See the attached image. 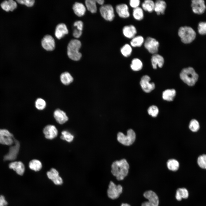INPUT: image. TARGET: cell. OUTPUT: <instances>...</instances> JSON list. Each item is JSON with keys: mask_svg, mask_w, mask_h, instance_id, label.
<instances>
[{"mask_svg": "<svg viewBox=\"0 0 206 206\" xmlns=\"http://www.w3.org/2000/svg\"><path fill=\"white\" fill-rule=\"evenodd\" d=\"M111 173L118 181L123 180L128 175L129 165L126 160L123 159L114 162L111 166Z\"/></svg>", "mask_w": 206, "mask_h": 206, "instance_id": "cell-1", "label": "cell"}, {"mask_svg": "<svg viewBox=\"0 0 206 206\" xmlns=\"http://www.w3.org/2000/svg\"><path fill=\"white\" fill-rule=\"evenodd\" d=\"M180 77L181 79L187 85L193 86L197 81L199 76L193 68L189 67L182 70Z\"/></svg>", "mask_w": 206, "mask_h": 206, "instance_id": "cell-2", "label": "cell"}, {"mask_svg": "<svg viewBox=\"0 0 206 206\" xmlns=\"http://www.w3.org/2000/svg\"><path fill=\"white\" fill-rule=\"evenodd\" d=\"M81 43L78 39L71 40L67 47V55L71 60L78 61L81 59L82 54L79 50L81 47Z\"/></svg>", "mask_w": 206, "mask_h": 206, "instance_id": "cell-3", "label": "cell"}, {"mask_svg": "<svg viewBox=\"0 0 206 206\" xmlns=\"http://www.w3.org/2000/svg\"><path fill=\"white\" fill-rule=\"evenodd\" d=\"M178 34L182 42L185 44L192 42L195 38L196 34L191 27L185 26L179 28Z\"/></svg>", "mask_w": 206, "mask_h": 206, "instance_id": "cell-4", "label": "cell"}, {"mask_svg": "<svg viewBox=\"0 0 206 206\" xmlns=\"http://www.w3.org/2000/svg\"><path fill=\"white\" fill-rule=\"evenodd\" d=\"M136 134L132 129H129L127 131V134L125 135L122 132H119L117 135L118 141L122 144L128 146L132 144L136 139Z\"/></svg>", "mask_w": 206, "mask_h": 206, "instance_id": "cell-5", "label": "cell"}, {"mask_svg": "<svg viewBox=\"0 0 206 206\" xmlns=\"http://www.w3.org/2000/svg\"><path fill=\"white\" fill-rule=\"evenodd\" d=\"M144 197L148 201L142 203L141 206H158L159 200L157 194L151 190L147 191L143 194Z\"/></svg>", "mask_w": 206, "mask_h": 206, "instance_id": "cell-6", "label": "cell"}, {"mask_svg": "<svg viewBox=\"0 0 206 206\" xmlns=\"http://www.w3.org/2000/svg\"><path fill=\"white\" fill-rule=\"evenodd\" d=\"M100 12L102 17L107 21H112L114 18L115 14L114 8L110 4L102 5L99 9Z\"/></svg>", "mask_w": 206, "mask_h": 206, "instance_id": "cell-7", "label": "cell"}, {"mask_svg": "<svg viewBox=\"0 0 206 206\" xmlns=\"http://www.w3.org/2000/svg\"><path fill=\"white\" fill-rule=\"evenodd\" d=\"M122 190V187L121 185H116L113 181H111L107 190L108 196L111 199H116L119 197Z\"/></svg>", "mask_w": 206, "mask_h": 206, "instance_id": "cell-8", "label": "cell"}, {"mask_svg": "<svg viewBox=\"0 0 206 206\" xmlns=\"http://www.w3.org/2000/svg\"><path fill=\"white\" fill-rule=\"evenodd\" d=\"M15 138L13 135L6 129H0V144L8 146L14 143Z\"/></svg>", "mask_w": 206, "mask_h": 206, "instance_id": "cell-9", "label": "cell"}, {"mask_svg": "<svg viewBox=\"0 0 206 206\" xmlns=\"http://www.w3.org/2000/svg\"><path fill=\"white\" fill-rule=\"evenodd\" d=\"M20 147L19 142L15 139L14 145L10 147L8 152L4 157V160L11 161L15 160L18 154Z\"/></svg>", "mask_w": 206, "mask_h": 206, "instance_id": "cell-10", "label": "cell"}, {"mask_svg": "<svg viewBox=\"0 0 206 206\" xmlns=\"http://www.w3.org/2000/svg\"><path fill=\"white\" fill-rule=\"evenodd\" d=\"M144 47L150 53L153 54H157L159 43L156 39L148 37L144 41Z\"/></svg>", "mask_w": 206, "mask_h": 206, "instance_id": "cell-11", "label": "cell"}, {"mask_svg": "<svg viewBox=\"0 0 206 206\" xmlns=\"http://www.w3.org/2000/svg\"><path fill=\"white\" fill-rule=\"evenodd\" d=\"M150 78L148 75L143 76L141 78L140 84L142 90L146 93H149L153 90L155 88L154 84L150 82Z\"/></svg>", "mask_w": 206, "mask_h": 206, "instance_id": "cell-12", "label": "cell"}, {"mask_svg": "<svg viewBox=\"0 0 206 206\" xmlns=\"http://www.w3.org/2000/svg\"><path fill=\"white\" fill-rule=\"evenodd\" d=\"M41 44L43 47L47 51L53 50L55 47V40L51 35H47L42 39Z\"/></svg>", "mask_w": 206, "mask_h": 206, "instance_id": "cell-13", "label": "cell"}, {"mask_svg": "<svg viewBox=\"0 0 206 206\" xmlns=\"http://www.w3.org/2000/svg\"><path fill=\"white\" fill-rule=\"evenodd\" d=\"M43 131L45 137L49 140L55 138L57 136L58 133L56 128L53 125L49 124L45 126Z\"/></svg>", "mask_w": 206, "mask_h": 206, "instance_id": "cell-14", "label": "cell"}, {"mask_svg": "<svg viewBox=\"0 0 206 206\" xmlns=\"http://www.w3.org/2000/svg\"><path fill=\"white\" fill-rule=\"evenodd\" d=\"M191 6L193 12L199 14L203 13L206 9L204 1L203 0H192Z\"/></svg>", "mask_w": 206, "mask_h": 206, "instance_id": "cell-15", "label": "cell"}, {"mask_svg": "<svg viewBox=\"0 0 206 206\" xmlns=\"http://www.w3.org/2000/svg\"><path fill=\"white\" fill-rule=\"evenodd\" d=\"M9 168L13 169L17 173L22 175L25 171V167L23 163L20 161H15L12 162L9 165Z\"/></svg>", "mask_w": 206, "mask_h": 206, "instance_id": "cell-16", "label": "cell"}, {"mask_svg": "<svg viewBox=\"0 0 206 206\" xmlns=\"http://www.w3.org/2000/svg\"><path fill=\"white\" fill-rule=\"evenodd\" d=\"M116 10L118 16L121 18H126L130 16L128 7L126 4L117 5L116 7Z\"/></svg>", "mask_w": 206, "mask_h": 206, "instance_id": "cell-17", "label": "cell"}, {"mask_svg": "<svg viewBox=\"0 0 206 206\" xmlns=\"http://www.w3.org/2000/svg\"><path fill=\"white\" fill-rule=\"evenodd\" d=\"M54 116L57 122L60 124L65 123L68 119L66 113L59 109H56L54 111Z\"/></svg>", "mask_w": 206, "mask_h": 206, "instance_id": "cell-18", "label": "cell"}, {"mask_svg": "<svg viewBox=\"0 0 206 206\" xmlns=\"http://www.w3.org/2000/svg\"><path fill=\"white\" fill-rule=\"evenodd\" d=\"M68 33V30L65 24L60 23L56 26L55 31V35L58 39H61Z\"/></svg>", "mask_w": 206, "mask_h": 206, "instance_id": "cell-19", "label": "cell"}, {"mask_svg": "<svg viewBox=\"0 0 206 206\" xmlns=\"http://www.w3.org/2000/svg\"><path fill=\"white\" fill-rule=\"evenodd\" d=\"M122 33L126 37L132 39L136 34L137 30L135 27L133 25H126L123 28Z\"/></svg>", "mask_w": 206, "mask_h": 206, "instance_id": "cell-20", "label": "cell"}, {"mask_svg": "<svg viewBox=\"0 0 206 206\" xmlns=\"http://www.w3.org/2000/svg\"><path fill=\"white\" fill-rule=\"evenodd\" d=\"M151 62L153 68L154 69H156L157 66L160 68L163 66L164 60L162 56L156 54H153L152 56Z\"/></svg>", "mask_w": 206, "mask_h": 206, "instance_id": "cell-21", "label": "cell"}, {"mask_svg": "<svg viewBox=\"0 0 206 206\" xmlns=\"http://www.w3.org/2000/svg\"><path fill=\"white\" fill-rule=\"evenodd\" d=\"M167 5L166 2L162 0L156 1L154 3V11L158 15H163L166 9Z\"/></svg>", "mask_w": 206, "mask_h": 206, "instance_id": "cell-22", "label": "cell"}, {"mask_svg": "<svg viewBox=\"0 0 206 206\" xmlns=\"http://www.w3.org/2000/svg\"><path fill=\"white\" fill-rule=\"evenodd\" d=\"M72 8L75 14L80 17L84 15L86 11V6L82 3L79 2L75 3Z\"/></svg>", "mask_w": 206, "mask_h": 206, "instance_id": "cell-23", "label": "cell"}, {"mask_svg": "<svg viewBox=\"0 0 206 206\" xmlns=\"http://www.w3.org/2000/svg\"><path fill=\"white\" fill-rule=\"evenodd\" d=\"M176 94V91L174 89H168L163 92L162 97L165 100L169 101H172Z\"/></svg>", "mask_w": 206, "mask_h": 206, "instance_id": "cell-24", "label": "cell"}, {"mask_svg": "<svg viewBox=\"0 0 206 206\" xmlns=\"http://www.w3.org/2000/svg\"><path fill=\"white\" fill-rule=\"evenodd\" d=\"M189 196L188 190L185 188H179L176 191L175 197L178 201H181L182 199H186Z\"/></svg>", "mask_w": 206, "mask_h": 206, "instance_id": "cell-25", "label": "cell"}, {"mask_svg": "<svg viewBox=\"0 0 206 206\" xmlns=\"http://www.w3.org/2000/svg\"><path fill=\"white\" fill-rule=\"evenodd\" d=\"M61 82L65 85H68L73 81V78L70 73L65 72L62 73L60 76Z\"/></svg>", "mask_w": 206, "mask_h": 206, "instance_id": "cell-26", "label": "cell"}, {"mask_svg": "<svg viewBox=\"0 0 206 206\" xmlns=\"http://www.w3.org/2000/svg\"><path fill=\"white\" fill-rule=\"evenodd\" d=\"M142 7L143 10L151 13L154 11V2L152 0H146L142 3Z\"/></svg>", "mask_w": 206, "mask_h": 206, "instance_id": "cell-27", "label": "cell"}, {"mask_svg": "<svg viewBox=\"0 0 206 206\" xmlns=\"http://www.w3.org/2000/svg\"><path fill=\"white\" fill-rule=\"evenodd\" d=\"M29 167L31 170L35 171H38L41 169L42 164L39 160L36 159H33L29 162Z\"/></svg>", "mask_w": 206, "mask_h": 206, "instance_id": "cell-28", "label": "cell"}, {"mask_svg": "<svg viewBox=\"0 0 206 206\" xmlns=\"http://www.w3.org/2000/svg\"><path fill=\"white\" fill-rule=\"evenodd\" d=\"M96 0H86L85 1L86 8L92 13H95L97 11Z\"/></svg>", "mask_w": 206, "mask_h": 206, "instance_id": "cell-29", "label": "cell"}, {"mask_svg": "<svg viewBox=\"0 0 206 206\" xmlns=\"http://www.w3.org/2000/svg\"><path fill=\"white\" fill-rule=\"evenodd\" d=\"M143 37L141 35L135 36L133 38L130 42L131 45L134 47H140L144 43Z\"/></svg>", "mask_w": 206, "mask_h": 206, "instance_id": "cell-30", "label": "cell"}, {"mask_svg": "<svg viewBox=\"0 0 206 206\" xmlns=\"http://www.w3.org/2000/svg\"><path fill=\"white\" fill-rule=\"evenodd\" d=\"M143 64L141 60L138 58L132 59L130 64L131 69L134 71H138L142 68Z\"/></svg>", "mask_w": 206, "mask_h": 206, "instance_id": "cell-31", "label": "cell"}, {"mask_svg": "<svg viewBox=\"0 0 206 206\" xmlns=\"http://www.w3.org/2000/svg\"><path fill=\"white\" fill-rule=\"evenodd\" d=\"M132 15L134 18L136 20L140 21L142 20L144 17L143 9L139 7L134 9Z\"/></svg>", "mask_w": 206, "mask_h": 206, "instance_id": "cell-32", "label": "cell"}, {"mask_svg": "<svg viewBox=\"0 0 206 206\" xmlns=\"http://www.w3.org/2000/svg\"><path fill=\"white\" fill-rule=\"evenodd\" d=\"M179 162L175 159H170L167 163V166L168 169L172 171H176L179 167Z\"/></svg>", "mask_w": 206, "mask_h": 206, "instance_id": "cell-33", "label": "cell"}, {"mask_svg": "<svg viewBox=\"0 0 206 206\" xmlns=\"http://www.w3.org/2000/svg\"><path fill=\"white\" fill-rule=\"evenodd\" d=\"M120 50L122 54L124 57H127L131 55L132 49L130 45L126 44L121 48Z\"/></svg>", "mask_w": 206, "mask_h": 206, "instance_id": "cell-34", "label": "cell"}, {"mask_svg": "<svg viewBox=\"0 0 206 206\" xmlns=\"http://www.w3.org/2000/svg\"><path fill=\"white\" fill-rule=\"evenodd\" d=\"M60 138L62 140L69 142L73 141L74 136L68 131L64 130L62 132Z\"/></svg>", "mask_w": 206, "mask_h": 206, "instance_id": "cell-35", "label": "cell"}, {"mask_svg": "<svg viewBox=\"0 0 206 206\" xmlns=\"http://www.w3.org/2000/svg\"><path fill=\"white\" fill-rule=\"evenodd\" d=\"M48 178L52 181L60 176L58 171L55 169L52 168L47 173Z\"/></svg>", "mask_w": 206, "mask_h": 206, "instance_id": "cell-36", "label": "cell"}, {"mask_svg": "<svg viewBox=\"0 0 206 206\" xmlns=\"http://www.w3.org/2000/svg\"><path fill=\"white\" fill-rule=\"evenodd\" d=\"M189 128L193 132H196L199 129L200 126L198 122L195 119H192L190 122Z\"/></svg>", "mask_w": 206, "mask_h": 206, "instance_id": "cell-37", "label": "cell"}, {"mask_svg": "<svg viewBox=\"0 0 206 206\" xmlns=\"http://www.w3.org/2000/svg\"><path fill=\"white\" fill-rule=\"evenodd\" d=\"M197 162L198 165L201 168L206 169V154L200 156L198 158Z\"/></svg>", "mask_w": 206, "mask_h": 206, "instance_id": "cell-38", "label": "cell"}, {"mask_svg": "<svg viewBox=\"0 0 206 206\" xmlns=\"http://www.w3.org/2000/svg\"><path fill=\"white\" fill-rule=\"evenodd\" d=\"M46 103L45 101L41 98H38L35 102V106L39 110H43L46 106Z\"/></svg>", "mask_w": 206, "mask_h": 206, "instance_id": "cell-39", "label": "cell"}, {"mask_svg": "<svg viewBox=\"0 0 206 206\" xmlns=\"http://www.w3.org/2000/svg\"><path fill=\"white\" fill-rule=\"evenodd\" d=\"M159 112L158 108L155 105L150 106L148 109V114L153 117H156L158 115Z\"/></svg>", "mask_w": 206, "mask_h": 206, "instance_id": "cell-40", "label": "cell"}, {"mask_svg": "<svg viewBox=\"0 0 206 206\" xmlns=\"http://www.w3.org/2000/svg\"><path fill=\"white\" fill-rule=\"evenodd\" d=\"M199 33L201 35L206 34V22L199 23L198 26Z\"/></svg>", "mask_w": 206, "mask_h": 206, "instance_id": "cell-41", "label": "cell"}, {"mask_svg": "<svg viewBox=\"0 0 206 206\" xmlns=\"http://www.w3.org/2000/svg\"><path fill=\"white\" fill-rule=\"evenodd\" d=\"M16 1L20 4L24 5L28 7H32L35 3L34 0H18Z\"/></svg>", "mask_w": 206, "mask_h": 206, "instance_id": "cell-42", "label": "cell"}, {"mask_svg": "<svg viewBox=\"0 0 206 206\" xmlns=\"http://www.w3.org/2000/svg\"><path fill=\"white\" fill-rule=\"evenodd\" d=\"M140 1L139 0H130V6L134 9L139 7Z\"/></svg>", "mask_w": 206, "mask_h": 206, "instance_id": "cell-43", "label": "cell"}, {"mask_svg": "<svg viewBox=\"0 0 206 206\" xmlns=\"http://www.w3.org/2000/svg\"><path fill=\"white\" fill-rule=\"evenodd\" d=\"M1 6L2 9L6 11H10V7L8 1H5L2 3Z\"/></svg>", "mask_w": 206, "mask_h": 206, "instance_id": "cell-44", "label": "cell"}, {"mask_svg": "<svg viewBox=\"0 0 206 206\" xmlns=\"http://www.w3.org/2000/svg\"><path fill=\"white\" fill-rule=\"evenodd\" d=\"M74 26L77 28V29L82 31L83 27V22L81 21H75L74 24Z\"/></svg>", "mask_w": 206, "mask_h": 206, "instance_id": "cell-45", "label": "cell"}, {"mask_svg": "<svg viewBox=\"0 0 206 206\" xmlns=\"http://www.w3.org/2000/svg\"><path fill=\"white\" fill-rule=\"evenodd\" d=\"M10 7V11H12L15 9L17 7L16 2L13 0L8 1Z\"/></svg>", "mask_w": 206, "mask_h": 206, "instance_id": "cell-46", "label": "cell"}, {"mask_svg": "<svg viewBox=\"0 0 206 206\" xmlns=\"http://www.w3.org/2000/svg\"><path fill=\"white\" fill-rule=\"evenodd\" d=\"M8 204L5 197L3 195H0V206H7Z\"/></svg>", "mask_w": 206, "mask_h": 206, "instance_id": "cell-47", "label": "cell"}, {"mask_svg": "<svg viewBox=\"0 0 206 206\" xmlns=\"http://www.w3.org/2000/svg\"><path fill=\"white\" fill-rule=\"evenodd\" d=\"M82 31L78 30L77 29H75L73 32V35L76 38H79L82 35Z\"/></svg>", "mask_w": 206, "mask_h": 206, "instance_id": "cell-48", "label": "cell"}, {"mask_svg": "<svg viewBox=\"0 0 206 206\" xmlns=\"http://www.w3.org/2000/svg\"><path fill=\"white\" fill-rule=\"evenodd\" d=\"M54 183L56 185H60L63 183V181L62 178L60 176H59L57 178L55 179L53 181Z\"/></svg>", "mask_w": 206, "mask_h": 206, "instance_id": "cell-49", "label": "cell"}, {"mask_svg": "<svg viewBox=\"0 0 206 206\" xmlns=\"http://www.w3.org/2000/svg\"><path fill=\"white\" fill-rule=\"evenodd\" d=\"M96 3L102 5H103L104 1L103 0H96Z\"/></svg>", "mask_w": 206, "mask_h": 206, "instance_id": "cell-50", "label": "cell"}, {"mask_svg": "<svg viewBox=\"0 0 206 206\" xmlns=\"http://www.w3.org/2000/svg\"><path fill=\"white\" fill-rule=\"evenodd\" d=\"M121 206H130V205L126 203H123L121 205Z\"/></svg>", "mask_w": 206, "mask_h": 206, "instance_id": "cell-51", "label": "cell"}]
</instances>
